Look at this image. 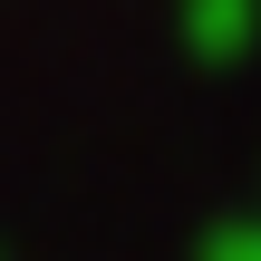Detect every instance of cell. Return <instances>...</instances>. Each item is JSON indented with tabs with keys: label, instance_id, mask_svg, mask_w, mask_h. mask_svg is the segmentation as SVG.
<instances>
[{
	"label": "cell",
	"instance_id": "1",
	"mask_svg": "<svg viewBox=\"0 0 261 261\" xmlns=\"http://www.w3.org/2000/svg\"><path fill=\"white\" fill-rule=\"evenodd\" d=\"M184 39L194 58H242L261 39V0H184Z\"/></svg>",
	"mask_w": 261,
	"mask_h": 261
},
{
	"label": "cell",
	"instance_id": "2",
	"mask_svg": "<svg viewBox=\"0 0 261 261\" xmlns=\"http://www.w3.org/2000/svg\"><path fill=\"white\" fill-rule=\"evenodd\" d=\"M203 261H261V223H232V232H213V252Z\"/></svg>",
	"mask_w": 261,
	"mask_h": 261
}]
</instances>
